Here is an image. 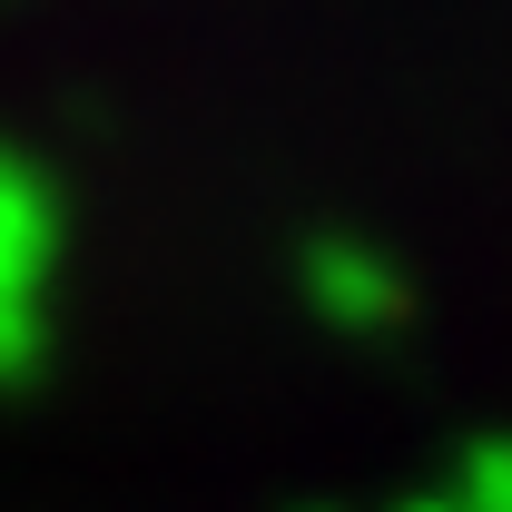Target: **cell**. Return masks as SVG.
<instances>
[{"label":"cell","mask_w":512,"mask_h":512,"mask_svg":"<svg viewBox=\"0 0 512 512\" xmlns=\"http://www.w3.org/2000/svg\"><path fill=\"white\" fill-rule=\"evenodd\" d=\"M69 247V197L40 148L0 138V394L50 375V286Z\"/></svg>","instance_id":"1"},{"label":"cell","mask_w":512,"mask_h":512,"mask_svg":"<svg viewBox=\"0 0 512 512\" xmlns=\"http://www.w3.org/2000/svg\"><path fill=\"white\" fill-rule=\"evenodd\" d=\"M296 296H306V316H316L325 335H345V345H384V335L414 325V276H404V256L375 247V237H355V227H306V237H296Z\"/></svg>","instance_id":"2"},{"label":"cell","mask_w":512,"mask_h":512,"mask_svg":"<svg viewBox=\"0 0 512 512\" xmlns=\"http://www.w3.org/2000/svg\"><path fill=\"white\" fill-rule=\"evenodd\" d=\"M444 493H453L463 512H512V424H493V434H463V444H453Z\"/></svg>","instance_id":"3"},{"label":"cell","mask_w":512,"mask_h":512,"mask_svg":"<svg viewBox=\"0 0 512 512\" xmlns=\"http://www.w3.org/2000/svg\"><path fill=\"white\" fill-rule=\"evenodd\" d=\"M394 512H463V503H453L444 483H414V493H404V503H394Z\"/></svg>","instance_id":"4"},{"label":"cell","mask_w":512,"mask_h":512,"mask_svg":"<svg viewBox=\"0 0 512 512\" xmlns=\"http://www.w3.org/2000/svg\"><path fill=\"white\" fill-rule=\"evenodd\" d=\"M286 512H355V503H286Z\"/></svg>","instance_id":"5"}]
</instances>
